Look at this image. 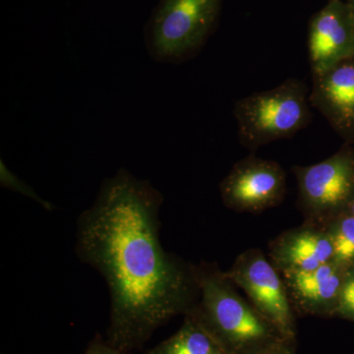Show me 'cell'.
I'll use <instances>...</instances> for the list:
<instances>
[{"label":"cell","instance_id":"obj_1","mask_svg":"<svg viewBox=\"0 0 354 354\" xmlns=\"http://www.w3.org/2000/svg\"><path fill=\"white\" fill-rule=\"evenodd\" d=\"M162 202L148 180L121 169L77 221V254L111 293L106 341L123 354L141 348L185 304L186 276L158 239Z\"/></svg>","mask_w":354,"mask_h":354},{"label":"cell","instance_id":"obj_2","mask_svg":"<svg viewBox=\"0 0 354 354\" xmlns=\"http://www.w3.org/2000/svg\"><path fill=\"white\" fill-rule=\"evenodd\" d=\"M223 0H160L144 30L146 50L160 64L196 55L218 25Z\"/></svg>","mask_w":354,"mask_h":354},{"label":"cell","instance_id":"obj_3","mask_svg":"<svg viewBox=\"0 0 354 354\" xmlns=\"http://www.w3.org/2000/svg\"><path fill=\"white\" fill-rule=\"evenodd\" d=\"M309 90L301 80L286 79L278 87L239 100L234 114L239 140L248 148H259L290 138L312 120Z\"/></svg>","mask_w":354,"mask_h":354},{"label":"cell","instance_id":"obj_4","mask_svg":"<svg viewBox=\"0 0 354 354\" xmlns=\"http://www.w3.org/2000/svg\"><path fill=\"white\" fill-rule=\"evenodd\" d=\"M312 75L354 57V15L346 0H332L314 14L308 26Z\"/></svg>","mask_w":354,"mask_h":354},{"label":"cell","instance_id":"obj_5","mask_svg":"<svg viewBox=\"0 0 354 354\" xmlns=\"http://www.w3.org/2000/svg\"><path fill=\"white\" fill-rule=\"evenodd\" d=\"M310 104L342 139L354 141V57L312 75Z\"/></svg>","mask_w":354,"mask_h":354},{"label":"cell","instance_id":"obj_6","mask_svg":"<svg viewBox=\"0 0 354 354\" xmlns=\"http://www.w3.org/2000/svg\"><path fill=\"white\" fill-rule=\"evenodd\" d=\"M200 283L208 323L203 326H213L216 332L234 342H252L264 337L262 322L220 279L207 276Z\"/></svg>","mask_w":354,"mask_h":354},{"label":"cell","instance_id":"obj_7","mask_svg":"<svg viewBox=\"0 0 354 354\" xmlns=\"http://www.w3.org/2000/svg\"><path fill=\"white\" fill-rule=\"evenodd\" d=\"M305 202L316 209L335 208L354 195V155L351 149L297 171Z\"/></svg>","mask_w":354,"mask_h":354},{"label":"cell","instance_id":"obj_8","mask_svg":"<svg viewBox=\"0 0 354 354\" xmlns=\"http://www.w3.org/2000/svg\"><path fill=\"white\" fill-rule=\"evenodd\" d=\"M285 187L276 164L248 160L237 165L221 184L225 202L242 208H260L276 201Z\"/></svg>","mask_w":354,"mask_h":354},{"label":"cell","instance_id":"obj_9","mask_svg":"<svg viewBox=\"0 0 354 354\" xmlns=\"http://www.w3.org/2000/svg\"><path fill=\"white\" fill-rule=\"evenodd\" d=\"M255 304L279 328L288 329L290 311L278 274L263 258H256L237 274Z\"/></svg>","mask_w":354,"mask_h":354},{"label":"cell","instance_id":"obj_10","mask_svg":"<svg viewBox=\"0 0 354 354\" xmlns=\"http://www.w3.org/2000/svg\"><path fill=\"white\" fill-rule=\"evenodd\" d=\"M147 354H225L220 342L196 319H188L171 339Z\"/></svg>","mask_w":354,"mask_h":354},{"label":"cell","instance_id":"obj_11","mask_svg":"<svg viewBox=\"0 0 354 354\" xmlns=\"http://www.w3.org/2000/svg\"><path fill=\"white\" fill-rule=\"evenodd\" d=\"M288 260L298 270L310 271L316 269L334 256L333 242L320 234L305 232L297 235L286 249Z\"/></svg>","mask_w":354,"mask_h":354},{"label":"cell","instance_id":"obj_12","mask_svg":"<svg viewBox=\"0 0 354 354\" xmlns=\"http://www.w3.org/2000/svg\"><path fill=\"white\" fill-rule=\"evenodd\" d=\"M332 242L335 259L341 262L354 259V216L342 221Z\"/></svg>","mask_w":354,"mask_h":354},{"label":"cell","instance_id":"obj_13","mask_svg":"<svg viewBox=\"0 0 354 354\" xmlns=\"http://www.w3.org/2000/svg\"><path fill=\"white\" fill-rule=\"evenodd\" d=\"M0 183H1L2 187L20 193V194L39 203L41 207H44L48 211H53V205L39 197L25 181L21 180L19 177L16 176L12 171H9L8 167H6L2 160L0 162Z\"/></svg>","mask_w":354,"mask_h":354},{"label":"cell","instance_id":"obj_14","mask_svg":"<svg viewBox=\"0 0 354 354\" xmlns=\"http://www.w3.org/2000/svg\"><path fill=\"white\" fill-rule=\"evenodd\" d=\"M339 285H341V281H339V276L335 272L334 274H330L320 283L305 290L300 295L306 298V299L312 300V301H326V300H329L337 295Z\"/></svg>","mask_w":354,"mask_h":354},{"label":"cell","instance_id":"obj_15","mask_svg":"<svg viewBox=\"0 0 354 354\" xmlns=\"http://www.w3.org/2000/svg\"><path fill=\"white\" fill-rule=\"evenodd\" d=\"M85 354H123L121 351L113 348L108 341H104L101 335H97L90 346H88Z\"/></svg>","mask_w":354,"mask_h":354},{"label":"cell","instance_id":"obj_16","mask_svg":"<svg viewBox=\"0 0 354 354\" xmlns=\"http://www.w3.org/2000/svg\"><path fill=\"white\" fill-rule=\"evenodd\" d=\"M342 305L354 313V279H351L342 290Z\"/></svg>","mask_w":354,"mask_h":354},{"label":"cell","instance_id":"obj_17","mask_svg":"<svg viewBox=\"0 0 354 354\" xmlns=\"http://www.w3.org/2000/svg\"><path fill=\"white\" fill-rule=\"evenodd\" d=\"M348 2L349 7H351V10H353V13L354 15V0H346Z\"/></svg>","mask_w":354,"mask_h":354},{"label":"cell","instance_id":"obj_18","mask_svg":"<svg viewBox=\"0 0 354 354\" xmlns=\"http://www.w3.org/2000/svg\"><path fill=\"white\" fill-rule=\"evenodd\" d=\"M353 216H354V201L353 203Z\"/></svg>","mask_w":354,"mask_h":354},{"label":"cell","instance_id":"obj_19","mask_svg":"<svg viewBox=\"0 0 354 354\" xmlns=\"http://www.w3.org/2000/svg\"><path fill=\"white\" fill-rule=\"evenodd\" d=\"M328 1H332V0H328Z\"/></svg>","mask_w":354,"mask_h":354}]
</instances>
